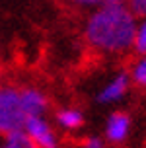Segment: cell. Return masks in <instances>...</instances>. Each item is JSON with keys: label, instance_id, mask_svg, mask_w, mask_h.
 <instances>
[{"label": "cell", "instance_id": "obj_1", "mask_svg": "<svg viewBox=\"0 0 146 148\" xmlns=\"http://www.w3.org/2000/svg\"><path fill=\"white\" fill-rule=\"evenodd\" d=\"M138 16L127 0L107 2L92 8L84 20L82 37L90 51L97 57H121L132 51Z\"/></svg>", "mask_w": 146, "mask_h": 148}, {"label": "cell", "instance_id": "obj_2", "mask_svg": "<svg viewBox=\"0 0 146 148\" xmlns=\"http://www.w3.org/2000/svg\"><path fill=\"white\" fill-rule=\"evenodd\" d=\"M27 115L23 111L20 88L18 86H0V134L23 131Z\"/></svg>", "mask_w": 146, "mask_h": 148}, {"label": "cell", "instance_id": "obj_3", "mask_svg": "<svg viewBox=\"0 0 146 148\" xmlns=\"http://www.w3.org/2000/svg\"><path fill=\"white\" fill-rule=\"evenodd\" d=\"M23 131L37 148H60V134L47 115L29 117L23 125Z\"/></svg>", "mask_w": 146, "mask_h": 148}, {"label": "cell", "instance_id": "obj_4", "mask_svg": "<svg viewBox=\"0 0 146 148\" xmlns=\"http://www.w3.org/2000/svg\"><path fill=\"white\" fill-rule=\"evenodd\" d=\"M131 86H132V82H131L129 72L121 70V72L113 74L109 80H107L101 88H99V92H97L95 99H97V103H101V105L117 103V101H121V99L129 94Z\"/></svg>", "mask_w": 146, "mask_h": 148}, {"label": "cell", "instance_id": "obj_5", "mask_svg": "<svg viewBox=\"0 0 146 148\" xmlns=\"http://www.w3.org/2000/svg\"><path fill=\"white\" fill-rule=\"evenodd\" d=\"M131 125H132V121L129 113L113 111L105 121V129H103L105 140L109 144H113V146H121L131 134Z\"/></svg>", "mask_w": 146, "mask_h": 148}, {"label": "cell", "instance_id": "obj_6", "mask_svg": "<svg viewBox=\"0 0 146 148\" xmlns=\"http://www.w3.org/2000/svg\"><path fill=\"white\" fill-rule=\"evenodd\" d=\"M20 97H22V105H23V111H25L27 119L47 115V111H49V96L41 88H37V86H22L20 88Z\"/></svg>", "mask_w": 146, "mask_h": 148}, {"label": "cell", "instance_id": "obj_7", "mask_svg": "<svg viewBox=\"0 0 146 148\" xmlns=\"http://www.w3.org/2000/svg\"><path fill=\"white\" fill-rule=\"evenodd\" d=\"M84 121L86 119H84L82 109L72 107V105L58 109L57 115H55V125L60 131H64V133H76V131H80L82 127H84Z\"/></svg>", "mask_w": 146, "mask_h": 148}, {"label": "cell", "instance_id": "obj_8", "mask_svg": "<svg viewBox=\"0 0 146 148\" xmlns=\"http://www.w3.org/2000/svg\"><path fill=\"white\" fill-rule=\"evenodd\" d=\"M0 148H37L25 131H16L0 136Z\"/></svg>", "mask_w": 146, "mask_h": 148}, {"label": "cell", "instance_id": "obj_9", "mask_svg": "<svg viewBox=\"0 0 146 148\" xmlns=\"http://www.w3.org/2000/svg\"><path fill=\"white\" fill-rule=\"evenodd\" d=\"M127 72L131 76L132 86L146 90V55H138L136 59L132 60L131 68H129Z\"/></svg>", "mask_w": 146, "mask_h": 148}, {"label": "cell", "instance_id": "obj_10", "mask_svg": "<svg viewBox=\"0 0 146 148\" xmlns=\"http://www.w3.org/2000/svg\"><path fill=\"white\" fill-rule=\"evenodd\" d=\"M132 53L136 55H146V16L136 22L134 29V41H132Z\"/></svg>", "mask_w": 146, "mask_h": 148}, {"label": "cell", "instance_id": "obj_11", "mask_svg": "<svg viewBox=\"0 0 146 148\" xmlns=\"http://www.w3.org/2000/svg\"><path fill=\"white\" fill-rule=\"evenodd\" d=\"M66 4L76 8H95V6H101V4H107V2H121V0H64Z\"/></svg>", "mask_w": 146, "mask_h": 148}, {"label": "cell", "instance_id": "obj_12", "mask_svg": "<svg viewBox=\"0 0 146 148\" xmlns=\"http://www.w3.org/2000/svg\"><path fill=\"white\" fill-rule=\"evenodd\" d=\"M127 4L131 6V10L136 16H140V18L146 16V0H127Z\"/></svg>", "mask_w": 146, "mask_h": 148}, {"label": "cell", "instance_id": "obj_13", "mask_svg": "<svg viewBox=\"0 0 146 148\" xmlns=\"http://www.w3.org/2000/svg\"><path fill=\"white\" fill-rule=\"evenodd\" d=\"M80 148H105V142H103L101 138H95V136H92V138H86V140L82 142Z\"/></svg>", "mask_w": 146, "mask_h": 148}, {"label": "cell", "instance_id": "obj_14", "mask_svg": "<svg viewBox=\"0 0 146 148\" xmlns=\"http://www.w3.org/2000/svg\"><path fill=\"white\" fill-rule=\"evenodd\" d=\"M0 86H2V68H0Z\"/></svg>", "mask_w": 146, "mask_h": 148}, {"label": "cell", "instance_id": "obj_15", "mask_svg": "<svg viewBox=\"0 0 146 148\" xmlns=\"http://www.w3.org/2000/svg\"><path fill=\"white\" fill-rule=\"evenodd\" d=\"M0 136H2V134H0Z\"/></svg>", "mask_w": 146, "mask_h": 148}]
</instances>
